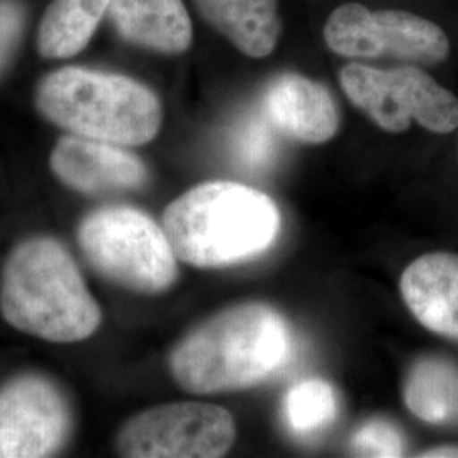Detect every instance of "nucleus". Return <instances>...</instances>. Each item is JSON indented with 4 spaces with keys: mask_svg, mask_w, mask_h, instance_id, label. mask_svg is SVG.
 Segmentation results:
<instances>
[{
    "mask_svg": "<svg viewBox=\"0 0 458 458\" xmlns=\"http://www.w3.org/2000/svg\"><path fill=\"white\" fill-rule=\"evenodd\" d=\"M291 329L274 308L231 306L194 327L170 355V370L183 391L217 394L257 386L291 353Z\"/></svg>",
    "mask_w": 458,
    "mask_h": 458,
    "instance_id": "f257e3e1",
    "label": "nucleus"
},
{
    "mask_svg": "<svg viewBox=\"0 0 458 458\" xmlns=\"http://www.w3.org/2000/svg\"><path fill=\"white\" fill-rule=\"evenodd\" d=\"M0 312L17 331L51 344L83 342L102 321L75 259L49 236L30 238L9 255L0 280Z\"/></svg>",
    "mask_w": 458,
    "mask_h": 458,
    "instance_id": "f03ea898",
    "label": "nucleus"
},
{
    "mask_svg": "<svg viewBox=\"0 0 458 458\" xmlns=\"http://www.w3.org/2000/svg\"><path fill=\"white\" fill-rule=\"evenodd\" d=\"M162 226L177 259L199 268L259 257L277 238L280 213L260 191L236 182H206L165 209Z\"/></svg>",
    "mask_w": 458,
    "mask_h": 458,
    "instance_id": "7ed1b4c3",
    "label": "nucleus"
},
{
    "mask_svg": "<svg viewBox=\"0 0 458 458\" xmlns=\"http://www.w3.org/2000/svg\"><path fill=\"white\" fill-rule=\"evenodd\" d=\"M36 107L70 134L119 147L147 145L164 121L162 104L147 85L77 66L56 70L38 83Z\"/></svg>",
    "mask_w": 458,
    "mask_h": 458,
    "instance_id": "20e7f679",
    "label": "nucleus"
},
{
    "mask_svg": "<svg viewBox=\"0 0 458 458\" xmlns=\"http://www.w3.org/2000/svg\"><path fill=\"white\" fill-rule=\"evenodd\" d=\"M77 240L90 267L124 289L160 294L179 277V259L164 226L140 209H96L79 225Z\"/></svg>",
    "mask_w": 458,
    "mask_h": 458,
    "instance_id": "39448f33",
    "label": "nucleus"
},
{
    "mask_svg": "<svg viewBox=\"0 0 458 458\" xmlns=\"http://www.w3.org/2000/svg\"><path fill=\"white\" fill-rule=\"evenodd\" d=\"M327 48L346 58H393L433 65L450 53L442 28L404 11L372 13L360 4H344L331 13L325 26Z\"/></svg>",
    "mask_w": 458,
    "mask_h": 458,
    "instance_id": "423d86ee",
    "label": "nucleus"
},
{
    "mask_svg": "<svg viewBox=\"0 0 458 458\" xmlns=\"http://www.w3.org/2000/svg\"><path fill=\"white\" fill-rule=\"evenodd\" d=\"M236 438L229 411L209 403H172L143 411L117 435V452L131 458H217Z\"/></svg>",
    "mask_w": 458,
    "mask_h": 458,
    "instance_id": "0eeeda50",
    "label": "nucleus"
},
{
    "mask_svg": "<svg viewBox=\"0 0 458 458\" xmlns=\"http://www.w3.org/2000/svg\"><path fill=\"white\" fill-rule=\"evenodd\" d=\"M70 403L51 378L21 374L0 387V458H43L65 446Z\"/></svg>",
    "mask_w": 458,
    "mask_h": 458,
    "instance_id": "6e6552de",
    "label": "nucleus"
},
{
    "mask_svg": "<svg viewBox=\"0 0 458 458\" xmlns=\"http://www.w3.org/2000/svg\"><path fill=\"white\" fill-rule=\"evenodd\" d=\"M49 165L62 183L85 196L140 191L148 182L147 165L126 147L77 134L56 143Z\"/></svg>",
    "mask_w": 458,
    "mask_h": 458,
    "instance_id": "1a4fd4ad",
    "label": "nucleus"
},
{
    "mask_svg": "<svg viewBox=\"0 0 458 458\" xmlns=\"http://www.w3.org/2000/svg\"><path fill=\"white\" fill-rule=\"evenodd\" d=\"M265 109L277 130L302 143L329 141L340 128L331 94L321 83L299 73H284L268 85Z\"/></svg>",
    "mask_w": 458,
    "mask_h": 458,
    "instance_id": "9d476101",
    "label": "nucleus"
},
{
    "mask_svg": "<svg viewBox=\"0 0 458 458\" xmlns=\"http://www.w3.org/2000/svg\"><path fill=\"white\" fill-rule=\"evenodd\" d=\"M401 295L412 316L429 331L458 342V255L428 253L401 277Z\"/></svg>",
    "mask_w": 458,
    "mask_h": 458,
    "instance_id": "9b49d317",
    "label": "nucleus"
},
{
    "mask_svg": "<svg viewBox=\"0 0 458 458\" xmlns=\"http://www.w3.org/2000/svg\"><path fill=\"white\" fill-rule=\"evenodd\" d=\"M107 14L134 47L179 55L192 43V22L182 0H111Z\"/></svg>",
    "mask_w": 458,
    "mask_h": 458,
    "instance_id": "f8f14e48",
    "label": "nucleus"
},
{
    "mask_svg": "<svg viewBox=\"0 0 458 458\" xmlns=\"http://www.w3.org/2000/svg\"><path fill=\"white\" fill-rule=\"evenodd\" d=\"M216 31L251 58H265L277 47L278 0H194Z\"/></svg>",
    "mask_w": 458,
    "mask_h": 458,
    "instance_id": "ddd939ff",
    "label": "nucleus"
},
{
    "mask_svg": "<svg viewBox=\"0 0 458 458\" xmlns=\"http://www.w3.org/2000/svg\"><path fill=\"white\" fill-rule=\"evenodd\" d=\"M111 0H53L38 30L43 58L64 60L79 55L98 31Z\"/></svg>",
    "mask_w": 458,
    "mask_h": 458,
    "instance_id": "4468645a",
    "label": "nucleus"
},
{
    "mask_svg": "<svg viewBox=\"0 0 458 458\" xmlns=\"http://www.w3.org/2000/svg\"><path fill=\"white\" fill-rule=\"evenodd\" d=\"M408 410L428 425H458V365L428 357L412 365L404 384Z\"/></svg>",
    "mask_w": 458,
    "mask_h": 458,
    "instance_id": "2eb2a0df",
    "label": "nucleus"
},
{
    "mask_svg": "<svg viewBox=\"0 0 458 458\" xmlns=\"http://www.w3.org/2000/svg\"><path fill=\"white\" fill-rule=\"evenodd\" d=\"M340 83L346 98L378 128L389 132H403L410 128L411 117L401 102L393 70L350 64L340 72Z\"/></svg>",
    "mask_w": 458,
    "mask_h": 458,
    "instance_id": "dca6fc26",
    "label": "nucleus"
},
{
    "mask_svg": "<svg viewBox=\"0 0 458 458\" xmlns=\"http://www.w3.org/2000/svg\"><path fill=\"white\" fill-rule=\"evenodd\" d=\"M394 79L411 121L431 132L446 134L458 128V98L416 66L393 68Z\"/></svg>",
    "mask_w": 458,
    "mask_h": 458,
    "instance_id": "f3484780",
    "label": "nucleus"
},
{
    "mask_svg": "<svg viewBox=\"0 0 458 458\" xmlns=\"http://www.w3.org/2000/svg\"><path fill=\"white\" fill-rule=\"evenodd\" d=\"M336 412V394L327 382L319 378L295 384L284 401L285 425L294 435L304 438L327 429L335 421Z\"/></svg>",
    "mask_w": 458,
    "mask_h": 458,
    "instance_id": "a211bd4d",
    "label": "nucleus"
},
{
    "mask_svg": "<svg viewBox=\"0 0 458 458\" xmlns=\"http://www.w3.org/2000/svg\"><path fill=\"white\" fill-rule=\"evenodd\" d=\"M277 151L272 121L259 115L245 119L234 132L233 153L246 170L259 172L270 166Z\"/></svg>",
    "mask_w": 458,
    "mask_h": 458,
    "instance_id": "6ab92c4d",
    "label": "nucleus"
},
{
    "mask_svg": "<svg viewBox=\"0 0 458 458\" xmlns=\"http://www.w3.org/2000/svg\"><path fill=\"white\" fill-rule=\"evenodd\" d=\"M350 450L357 457H403L406 442L397 426L386 420H370L353 433Z\"/></svg>",
    "mask_w": 458,
    "mask_h": 458,
    "instance_id": "aec40b11",
    "label": "nucleus"
},
{
    "mask_svg": "<svg viewBox=\"0 0 458 458\" xmlns=\"http://www.w3.org/2000/svg\"><path fill=\"white\" fill-rule=\"evenodd\" d=\"M24 11L17 0H0V68L13 56L22 34Z\"/></svg>",
    "mask_w": 458,
    "mask_h": 458,
    "instance_id": "412c9836",
    "label": "nucleus"
},
{
    "mask_svg": "<svg viewBox=\"0 0 458 458\" xmlns=\"http://www.w3.org/2000/svg\"><path fill=\"white\" fill-rule=\"evenodd\" d=\"M420 457L425 458H458V445H446V446H437L421 452Z\"/></svg>",
    "mask_w": 458,
    "mask_h": 458,
    "instance_id": "4be33fe9",
    "label": "nucleus"
}]
</instances>
